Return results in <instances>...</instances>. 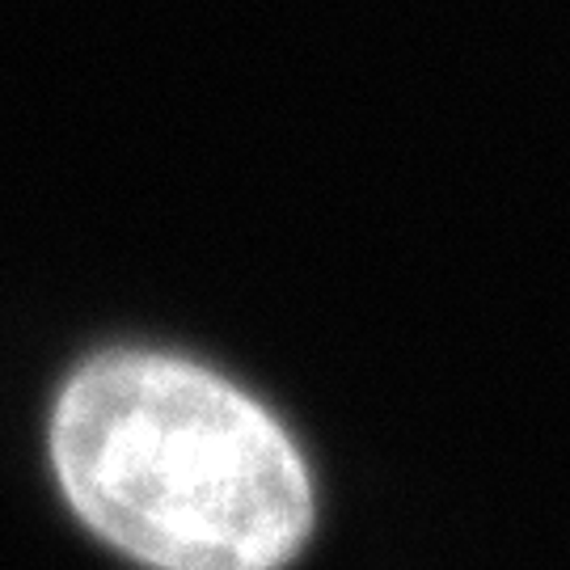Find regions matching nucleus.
<instances>
[{"label":"nucleus","mask_w":570,"mask_h":570,"mask_svg":"<svg viewBox=\"0 0 570 570\" xmlns=\"http://www.w3.org/2000/svg\"><path fill=\"white\" fill-rule=\"evenodd\" d=\"M51 456L85 524L157 570H279L313 524L284 428L169 355L119 351L72 376Z\"/></svg>","instance_id":"nucleus-1"}]
</instances>
